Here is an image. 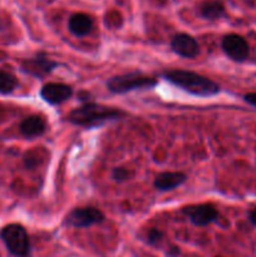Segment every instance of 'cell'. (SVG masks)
I'll list each match as a JSON object with an SVG mask.
<instances>
[{
  "label": "cell",
  "instance_id": "1",
  "mask_svg": "<svg viewBox=\"0 0 256 257\" xmlns=\"http://www.w3.org/2000/svg\"><path fill=\"white\" fill-rule=\"evenodd\" d=\"M162 77L176 87L197 97H212L220 92V85L210 78L185 69H170Z\"/></svg>",
  "mask_w": 256,
  "mask_h": 257
},
{
  "label": "cell",
  "instance_id": "2",
  "mask_svg": "<svg viewBox=\"0 0 256 257\" xmlns=\"http://www.w3.org/2000/svg\"><path fill=\"white\" fill-rule=\"evenodd\" d=\"M127 113L117 108L97 104V103H85L77 107L68 114V120L75 125L85 128L99 127L110 120L120 119Z\"/></svg>",
  "mask_w": 256,
  "mask_h": 257
},
{
  "label": "cell",
  "instance_id": "3",
  "mask_svg": "<svg viewBox=\"0 0 256 257\" xmlns=\"http://www.w3.org/2000/svg\"><path fill=\"white\" fill-rule=\"evenodd\" d=\"M157 79L141 72H131L114 75L107 80V88L115 94H124L137 89H150L157 85Z\"/></svg>",
  "mask_w": 256,
  "mask_h": 257
},
{
  "label": "cell",
  "instance_id": "4",
  "mask_svg": "<svg viewBox=\"0 0 256 257\" xmlns=\"http://www.w3.org/2000/svg\"><path fill=\"white\" fill-rule=\"evenodd\" d=\"M2 240L9 252L17 257H29L30 256V240L27 230L19 223H10L3 227Z\"/></svg>",
  "mask_w": 256,
  "mask_h": 257
},
{
  "label": "cell",
  "instance_id": "5",
  "mask_svg": "<svg viewBox=\"0 0 256 257\" xmlns=\"http://www.w3.org/2000/svg\"><path fill=\"white\" fill-rule=\"evenodd\" d=\"M104 221V215L94 206H83L70 211L64 218V225L74 228H87Z\"/></svg>",
  "mask_w": 256,
  "mask_h": 257
},
{
  "label": "cell",
  "instance_id": "6",
  "mask_svg": "<svg viewBox=\"0 0 256 257\" xmlns=\"http://www.w3.org/2000/svg\"><path fill=\"white\" fill-rule=\"evenodd\" d=\"M182 213L196 226H208L215 222L218 217V211L212 203H200V205L185 206L182 208Z\"/></svg>",
  "mask_w": 256,
  "mask_h": 257
},
{
  "label": "cell",
  "instance_id": "7",
  "mask_svg": "<svg viewBox=\"0 0 256 257\" xmlns=\"http://www.w3.org/2000/svg\"><path fill=\"white\" fill-rule=\"evenodd\" d=\"M221 47L225 54L233 62H245L250 54L247 40L238 34H227L222 38Z\"/></svg>",
  "mask_w": 256,
  "mask_h": 257
},
{
  "label": "cell",
  "instance_id": "8",
  "mask_svg": "<svg viewBox=\"0 0 256 257\" xmlns=\"http://www.w3.org/2000/svg\"><path fill=\"white\" fill-rule=\"evenodd\" d=\"M58 67V63L43 54H37L33 58H28L22 62V69L28 74L37 78H44Z\"/></svg>",
  "mask_w": 256,
  "mask_h": 257
},
{
  "label": "cell",
  "instance_id": "9",
  "mask_svg": "<svg viewBox=\"0 0 256 257\" xmlns=\"http://www.w3.org/2000/svg\"><path fill=\"white\" fill-rule=\"evenodd\" d=\"M171 48L176 54L182 58H187V59L197 57L200 53V45L197 40L192 35L186 34V33L176 34L171 40Z\"/></svg>",
  "mask_w": 256,
  "mask_h": 257
},
{
  "label": "cell",
  "instance_id": "10",
  "mask_svg": "<svg viewBox=\"0 0 256 257\" xmlns=\"http://www.w3.org/2000/svg\"><path fill=\"white\" fill-rule=\"evenodd\" d=\"M40 95L49 104H60L73 95V88L63 83H48L40 89Z\"/></svg>",
  "mask_w": 256,
  "mask_h": 257
},
{
  "label": "cell",
  "instance_id": "11",
  "mask_svg": "<svg viewBox=\"0 0 256 257\" xmlns=\"http://www.w3.org/2000/svg\"><path fill=\"white\" fill-rule=\"evenodd\" d=\"M186 178L187 177L182 172H162L156 177L153 186L156 190L166 192V191H172L177 188L185 182Z\"/></svg>",
  "mask_w": 256,
  "mask_h": 257
},
{
  "label": "cell",
  "instance_id": "12",
  "mask_svg": "<svg viewBox=\"0 0 256 257\" xmlns=\"http://www.w3.org/2000/svg\"><path fill=\"white\" fill-rule=\"evenodd\" d=\"M47 131V122L42 115H30L20 123V133L27 138L42 136Z\"/></svg>",
  "mask_w": 256,
  "mask_h": 257
},
{
  "label": "cell",
  "instance_id": "13",
  "mask_svg": "<svg viewBox=\"0 0 256 257\" xmlns=\"http://www.w3.org/2000/svg\"><path fill=\"white\" fill-rule=\"evenodd\" d=\"M93 19L88 14L84 13H75L69 18L68 22V28L70 33L74 34L75 37H84L89 34L93 29Z\"/></svg>",
  "mask_w": 256,
  "mask_h": 257
},
{
  "label": "cell",
  "instance_id": "14",
  "mask_svg": "<svg viewBox=\"0 0 256 257\" xmlns=\"http://www.w3.org/2000/svg\"><path fill=\"white\" fill-rule=\"evenodd\" d=\"M202 18L207 20H217L225 15V5L221 0H205L198 8Z\"/></svg>",
  "mask_w": 256,
  "mask_h": 257
},
{
  "label": "cell",
  "instance_id": "15",
  "mask_svg": "<svg viewBox=\"0 0 256 257\" xmlns=\"http://www.w3.org/2000/svg\"><path fill=\"white\" fill-rule=\"evenodd\" d=\"M18 85V79L13 73L7 70H0V93L2 94H10L14 92Z\"/></svg>",
  "mask_w": 256,
  "mask_h": 257
},
{
  "label": "cell",
  "instance_id": "16",
  "mask_svg": "<svg viewBox=\"0 0 256 257\" xmlns=\"http://www.w3.org/2000/svg\"><path fill=\"white\" fill-rule=\"evenodd\" d=\"M163 240L162 231L157 230V228H150L146 235V241L152 246H158Z\"/></svg>",
  "mask_w": 256,
  "mask_h": 257
},
{
  "label": "cell",
  "instance_id": "17",
  "mask_svg": "<svg viewBox=\"0 0 256 257\" xmlns=\"http://www.w3.org/2000/svg\"><path fill=\"white\" fill-rule=\"evenodd\" d=\"M112 177L113 180L115 181V182H125V181H128L131 178V172L127 170V168L124 167H117L113 170L112 172Z\"/></svg>",
  "mask_w": 256,
  "mask_h": 257
},
{
  "label": "cell",
  "instance_id": "18",
  "mask_svg": "<svg viewBox=\"0 0 256 257\" xmlns=\"http://www.w3.org/2000/svg\"><path fill=\"white\" fill-rule=\"evenodd\" d=\"M243 99H245L246 103H248V104L252 105V107L256 108V92L247 93V94H245Z\"/></svg>",
  "mask_w": 256,
  "mask_h": 257
},
{
  "label": "cell",
  "instance_id": "19",
  "mask_svg": "<svg viewBox=\"0 0 256 257\" xmlns=\"http://www.w3.org/2000/svg\"><path fill=\"white\" fill-rule=\"evenodd\" d=\"M248 220H250V222L253 226H256V206L253 208H251V211L248 212Z\"/></svg>",
  "mask_w": 256,
  "mask_h": 257
}]
</instances>
